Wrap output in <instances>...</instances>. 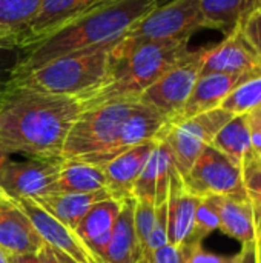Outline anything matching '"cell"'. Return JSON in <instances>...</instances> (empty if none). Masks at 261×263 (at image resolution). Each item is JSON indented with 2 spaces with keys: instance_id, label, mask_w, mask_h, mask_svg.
Wrapping results in <instances>:
<instances>
[{
  "instance_id": "obj_1",
  "label": "cell",
  "mask_w": 261,
  "mask_h": 263,
  "mask_svg": "<svg viewBox=\"0 0 261 263\" xmlns=\"http://www.w3.org/2000/svg\"><path fill=\"white\" fill-rule=\"evenodd\" d=\"M82 111L77 97L8 88L0 103V142L11 156L63 160L65 140Z\"/></svg>"
},
{
  "instance_id": "obj_2",
  "label": "cell",
  "mask_w": 261,
  "mask_h": 263,
  "mask_svg": "<svg viewBox=\"0 0 261 263\" xmlns=\"http://www.w3.org/2000/svg\"><path fill=\"white\" fill-rule=\"evenodd\" d=\"M191 51L189 39L137 45H125L120 39L109 52L106 77L92 91L78 97L82 109L114 102H138L152 83Z\"/></svg>"
},
{
  "instance_id": "obj_3",
  "label": "cell",
  "mask_w": 261,
  "mask_h": 263,
  "mask_svg": "<svg viewBox=\"0 0 261 263\" xmlns=\"http://www.w3.org/2000/svg\"><path fill=\"white\" fill-rule=\"evenodd\" d=\"M155 8V0H114L88 11L52 35L23 49L11 77L23 76L77 49L118 40L137 20Z\"/></svg>"
},
{
  "instance_id": "obj_4",
  "label": "cell",
  "mask_w": 261,
  "mask_h": 263,
  "mask_svg": "<svg viewBox=\"0 0 261 263\" xmlns=\"http://www.w3.org/2000/svg\"><path fill=\"white\" fill-rule=\"evenodd\" d=\"M118 40L77 49L57 57L23 76L11 77L8 88L78 99L92 91L106 77L109 52Z\"/></svg>"
},
{
  "instance_id": "obj_5",
  "label": "cell",
  "mask_w": 261,
  "mask_h": 263,
  "mask_svg": "<svg viewBox=\"0 0 261 263\" xmlns=\"http://www.w3.org/2000/svg\"><path fill=\"white\" fill-rule=\"evenodd\" d=\"M138 102H114L83 109L65 140L63 160L108 148L120 134L125 120Z\"/></svg>"
},
{
  "instance_id": "obj_6",
  "label": "cell",
  "mask_w": 261,
  "mask_h": 263,
  "mask_svg": "<svg viewBox=\"0 0 261 263\" xmlns=\"http://www.w3.org/2000/svg\"><path fill=\"white\" fill-rule=\"evenodd\" d=\"M206 28L200 0H168L137 20L122 37L125 45L155 40L189 39L195 31Z\"/></svg>"
},
{
  "instance_id": "obj_7",
  "label": "cell",
  "mask_w": 261,
  "mask_h": 263,
  "mask_svg": "<svg viewBox=\"0 0 261 263\" xmlns=\"http://www.w3.org/2000/svg\"><path fill=\"white\" fill-rule=\"evenodd\" d=\"M234 117L223 108H215L178 123H168L158 139H163L171 149L175 170L185 177L202 151L212 143L217 133ZM157 139V140H158Z\"/></svg>"
},
{
  "instance_id": "obj_8",
  "label": "cell",
  "mask_w": 261,
  "mask_h": 263,
  "mask_svg": "<svg viewBox=\"0 0 261 263\" xmlns=\"http://www.w3.org/2000/svg\"><path fill=\"white\" fill-rule=\"evenodd\" d=\"M208 48L191 51L186 57L168 69L138 99L140 103L154 108L169 122L183 109L205 63Z\"/></svg>"
},
{
  "instance_id": "obj_9",
  "label": "cell",
  "mask_w": 261,
  "mask_h": 263,
  "mask_svg": "<svg viewBox=\"0 0 261 263\" xmlns=\"http://www.w3.org/2000/svg\"><path fill=\"white\" fill-rule=\"evenodd\" d=\"M186 190L203 199L208 196H234L248 199L242 166L228 159L212 145H208L189 173L182 177Z\"/></svg>"
},
{
  "instance_id": "obj_10",
  "label": "cell",
  "mask_w": 261,
  "mask_h": 263,
  "mask_svg": "<svg viewBox=\"0 0 261 263\" xmlns=\"http://www.w3.org/2000/svg\"><path fill=\"white\" fill-rule=\"evenodd\" d=\"M63 160H9L0 176V188L11 199H35L54 191Z\"/></svg>"
},
{
  "instance_id": "obj_11",
  "label": "cell",
  "mask_w": 261,
  "mask_h": 263,
  "mask_svg": "<svg viewBox=\"0 0 261 263\" xmlns=\"http://www.w3.org/2000/svg\"><path fill=\"white\" fill-rule=\"evenodd\" d=\"M168 122L169 120L165 116H162L158 111L138 102L135 105L134 111L125 120L118 137L108 148L92 153V154L77 157V160L103 166L108 162H111L112 159H115L117 156L123 154L125 151H128L140 143H145L149 140H157L158 136L162 134L163 128L168 125Z\"/></svg>"
},
{
  "instance_id": "obj_12",
  "label": "cell",
  "mask_w": 261,
  "mask_h": 263,
  "mask_svg": "<svg viewBox=\"0 0 261 263\" xmlns=\"http://www.w3.org/2000/svg\"><path fill=\"white\" fill-rule=\"evenodd\" d=\"M14 202L28 216L34 230L45 243L69 256L74 262L95 263V259L77 234L45 211L37 202L32 199H14Z\"/></svg>"
},
{
  "instance_id": "obj_13",
  "label": "cell",
  "mask_w": 261,
  "mask_h": 263,
  "mask_svg": "<svg viewBox=\"0 0 261 263\" xmlns=\"http://www.w3.org/2000/svg\"><path fill=\"white\" fill-rule=\"evenodd\" d=\"M261 76V71L251 72H211L202 74L185 103L183 109L168 123H178L197 114L220 108L223 100L246 80Z\"/></svg>"
},
{
  "instance_id": "obj_14",
  "label": "cell",
  "mask_w": 261,
  "mask_h": 263,
  "mask_svg": "<svg viewBox=\"0 0 261 263\" xmlns=\"http://www.w3.org/2000/svg\"><path fill=\"white\" fill-rule=\"evenodd\" d=\"M98 2L100 0H45L38 12L25 28L18 42V49L23 51L52 35L77 17L95 9Z\"/></svg>"
},
{
  "instance_id": "obj_15",
  "label": "cell",
  "mask_w": 261,
  "mask_h": 263,
  "mask_svg": "<svg viewBox=\"0 0 261 263\" xmlns=\"http://www.w3.org/2000/svg\"><path fill=\"white\" fill-rule=\"evenodd\" d=\"M43 240L28 216L0 188V250L5 254L38 253Z\"/></svg>"
},
{
  "instance_id": "obj_16",
  "label": "cell",
  "mask_w": 261,
  "mask_h": 263,
  "mask_svg": "<svg viewBox=\"0 0 261 263\" xmlns=\"http://www.w3.org/2000/svg\"><path fill=\"white\" fill-rule=\"evenodd\" d=\"M261 71V60L238 26L223 42L208 48L202 74ZM200 74V76H202Z\"/></svg>"
},
{
  "instance_id": "obj_17",
  "label": "cell",
  "mask_w": 261,
  "mask_h": 263,
  "mask_svg": "<svg viewBox=\"0 0 261 263\" xmlns=\"http://www.w3.org/2000/svg\"><path fill=\"white\" fill-rule=\"evenodd\" d=\"M155 143L157 140L140 143L102 166L106 179V191L111 199H115L118 202L134 199L137 179Z\"/></svg>"
},
{
  "instance_id": "obj_18",
  "label": "cell",
  "mask_w": 261,
  "mask_h": 263,
  "mask_svg": "<svg viewBox=\"0 0 261 263\" xmlns=\"http://www.w3.org/2000/svg\"><path fill=\"white\" fill-rule=\"evenodd\" d=\"M175 170L169 146L158 139L149 154L134 188V199L149 200L155 205L168 200L171 174Z\"/></svg>"
},
{
  "instance_id": "obj_19",
  "label": "cell",
  "mask_w": 261,
  "mask_h": 263,
  "mask_svg": "<svg viewBox=\"0 0 261 263\" xmlns=\"http://www.w3.org/2000/svg\"><path fill=\"white\" fill-rule=\"evenodd\" d=\"M200 197L191 194L177 170L172 171L168 194V243L175 247L186 245L195 220Z\"/></svg>"
},
{
  "instance_id": "obj_20",
  "label": "cell",
  "mask_w": 261,
  "mask_h": 263,
  "mask_svg": "<svg viewBox=\"0 0 261 263\" xmlns=\"http://www.w3.org/2000/svg\"><path fill=\"white\" fill-rule=\"evenodd\" d=\"M109 197L106 190H98L92 193H49L32 200L75 233V228L85 214L95 203Z\"/></svg>"
},
{
  "instance_id": "obj_21",
  "label": "cell",
  "mask_w": 261,
  "mask_h": 263,
  "mask_svg": "<svg viewBox=\"0 0 261 263\" xmlns=\"http://www.w3.org/2000/svg\"><path fill=\"white\" fill-rule=\"evenodd\" d=\"M135 199L123 202L122 211L112 227L109 243L100 262L103 263H137L143 259V251L137 240L134 227Z\"/></svg>"
},
{
  "instance_id": "obj_22",
  "label": "cell",
  "mask_w": 261,
  "mask_h": 263,
  "mask_svg": "<svg viewBox=\"0 0 261 263\" xmlns=\"http://www.w3.org/2000/svg\"><path fill=\"white\" fill-rule=\"evenodd\" d=\"M206 199L214 206L218 216L220 230L225 234L242 243L257 240L252 206L248 199L234 196H208Z\"/></svg>"
},
{
  "instance_id": "obj_23",
  "label": "cell",
  "mask_w": 261,
  "mask_h": 263,
  "mask_svg": "<svg viewBox=\"0 0 261 263\" xmlns=\"http://www.w3.org/2000/svg\"><path fill=\"white\" fill-rule=\"evenodd\" d=\"M45 0H0V51L18 49L20 37Z\"/></svg>"
},
{
  "instance_id": "obj_24",
  "label": "cell",
  "mask_w": 261,
  "mask_h": 263,
  "mask_svg": "<svg viewBox=\"0 0 261 263\" xmlns=\"http://www.w3.org/2000/svg\"><path fill=\"white\" fill-rule=\"evenodd\" d=\"M258 6L261 0H200L205 26L218 29L226 35L235 31Z\"/></svg>"
},
{
  "instance_id": "obj_25",
  "label": "cell",
  "mask_w": 261,
  "mask_h": 263,
  "mask_svg": "<svg viewBox=\"0 0 261 263\" xmlns=\"http://www.w3.org/2000/svg\"><path fill=\"white\" fill-rule=\"evenodd\" d=\"M106 190L103 168L77 159L63 160L52 193H92Z\"/></svg>"
},
{
  "instance_id": "obj_26",
  "label": "cell",
  "mask_w": 261,
  "mask_h": 263,
  "mask_svg": "<svg viewBox=\"0 0 261 263\" xmlns=\"http://www.w3.org/2000/svg\"><path fill=\"white\" fill-rule=\"evenodd\" d=\"M122 206L123 202L109 197L103 202L95 203L85 214V217L80 220L78 227L75 228V234L85 243L86 248L100 236L109 234L112 231V227L122 211Z\"/></svg>"
},
{
  "instance_id": "obj_27",
  "label": "cell",
  "mask_w": 261,
  "mask_h": 263,
  "mask_svg": "<svg viewBox=\"0 0 261 263\" xmlns=\"http://www.w3.org/2000/svg\"><path fill=\"white\" fill-rule=\"evenodd\" d=\"M220 153H223L234 163L242 165V160L251 145V133L248 125V114L234 116L214 137L212 143Z\"/></svg>"
},
{
  "instance_id": "obj_28",
  "label": "cell",
  "mask_w": 261,
  "mask_h": 263,
  "mask_svg": "<svg viewBox=\"0 0 261 263\" xmlns=\"http://www.w3.org/2000/svg\"><path fill=\"white\" fill-rule=\"evenodd\" d=\"M240 166L246 196L252 206L255 237L261 240V157L252 146L245 154Z\"/></svg>"
},
{
  "instance_id": "obj_29",
  "label": "cell",
  "mask_w": 261,
  "mask_h": 263,
  "mask_svg": "<svg viewBox=\"0 0 261 263\" xmlns=\"http://www.w3.org/2000/svg\"><path fill=\"white\" fill-rule=\"evenodd\" d=\"M261 105V76L252 77L237 86L220 105L234 116L248 114Z\"/></svg>"
},
{
  "instance_id": "obj_30",
  "label": "cell",
  "mask_w": 261,
  "mask_h": 263,
  "mask_svg": "<svg viewBox=\"0 0 261 263\" xmlns=\"http://www.w3.org/2000/svg\"><path fill=\"white\" fill-rule=\"evenodd\" d=\"M215 230H220V222H218V216L214 210V206L211 205V202L203 197L197 206L195 211V220H194V230L186 242V245L195 247V245H202V242Z\"/></svg>"
},
{
  "instance_id": "obj_31",
  "label": "cell",
  "mask_w": 261,
  "mask_h": 263,
  "mask_svg": "<svg viewBox=\"0 0 261 263\" xmlns=\"http://www.w3.org/2000/svg\"><path fill=\"white\" fill-rule=\"evenodd\" d=\"M155 222V203L149 200H142L135 199V206H134V227H135V234L137 240L140 243V248L146 251L148 247V239L151 236V231L154 228Z\"/></svg>"
},
{
  "instance_id": "obj_32",
  "label": "cell",
  "mask_w": 261,
  "mask_h": 263,
  "mask_svg": "<svg viewBox=\"0 0 261 263\" xmlns=\"http://www.w3.org/2000/svg\"><path fill=\"white\" fill-rule=\"evenodd\" d=\"M240 28L243 35L251 43V46L254 48V51L261 60V6H258L245 18Z\"/></svg>"
},
{
  "instance_id": "obj_33",
  "label": "cell",
  "mask_w": 261,
  "mask_h": 263,
  "mask_svg": "<svg viewBox=\"0 0 261 263\" xmlns=\"http://www.w3.org/2000/svg\"><path fill=\"white\" fill-rule=\"evenodd\" d=\"M148 263H186V247H175L171 243L151 253L146 259Z\"/></svg>"
},
{
  "instance_id": "obj_34",
  "label": "cell",
  "mask_w": 261,
  "mask_h": 263,
  "mask_svg": "<svg viewBox=\"0 0 261 263\" xmlns=\"http://www.w3.org/2000/svg\"><path fill=\"white\" fill-rule=\"evenodd\" d=\"M186 247V263H234L235 262V256L226 257V256H220V254H214L209 253L206 250H203L202 245H183Z\"/></svg>"
},
{
  "instance_id": "obj_35",
  "label": "cell",
  "mask_w": 261,
  "mask_h": 263,
  "mask_svg": "<svg viewBox=\"0 0 261 263\" xmlns=\"http://www.w3.org/2000/svg\"><path fill=\"white\" fill-rule=\"evenodd\" d=\"M38 257H40L42 263H77L74 262L69 256H66L62 251L49 247L45 242H43L42 248L38 250Z\"/></svg>"
},
{
  "instance_id": "obj_36",
  "label": "cell",
  "mask_w": 261,
  "mask_h": 263,
  "mask_svg": "<svg viewBox=\"0 0 261 263\" xmlns=\"http://www.w3.org/2000/svg\"><path fill=\"white\" fill-rule=\"evenodd\" d=\"M248 125L251 133V145L261 157V119L252 114H248Z\"/></svg>"
},
{
  "instance_id": "obj_37",
  "label": "cell",
  "mask_w": 261,
  "mask_h": 263,
  "mask_svg": "<svg viewBox=\"0 0 261 263\" xmlns=\"http://www.w3.org/2000/svg\"><path fill=\"white\" fill-rule=\"evenodd\" d=\"M17 62V60H15ZM14 60L8 62V60H3L0 57V103L5 97V92L8 89V83H9V79H11V72H12V68L15 65Z\"/></svg>"
},
{
  "instance_id": "obj_38",
  "label": "cell",
  "mask_w": 261,
  "mask_h": 263,
  "mask_svg": "<svg viewBox=\"0 0 261 263\" xmlns=\"http://www.w3.org/2000/svg\"><path fill=\"white\" fill-rule=\"evenodd\" d=\"M234 263H257V240L243 243L242 251L235 254Z\"/></svg>"
},
{
  "instance_id": "obj_39",
  "label": "cell",
  "mask_w": 261,
  "mask_h": 263,
  "mask_svg": "<svg viewBox=\"0 0 261 263\" xmlns=\"http://www.w3.org/2000/svg\"><path fill=\"white\" fill-rule=\"evenodd\" d=\"M8 263H42L38 253H25V254H6Z\"/></svg>"
},
{
  "instance_id": "obj_40",
  "label": "cell",
  "mask_w": 261,
  "mask_h": 263,
  "mask_svg": "<svg viewBox=\"0 0 261 263\" xmlns=\"http://www.w3.org/2000/svg\"><path fill=\"white\" fill-rule=\"evenodd\" d=\"M9 160H11V154L5 149V146H3L2 142H0V176H2V173L5 171L6 165L9 163Z\"/></svg>"
},
{
  "instance_id": "obj_41",
  "label": "cell",
  "mask_w": 261,
  "mask_h": 263,
  "mask_svg": "<svg viewBox=\"0 0 261 263\" xmlns=\"http://www.w3.org/2000/svg\"><path fill=\"white\" fill-rule=\"evenodd\" d=\"M257 263H261V240H257Z\"/></svg>"
},
{
  "instance_id": "obj_42",
  "label": "cell",
  "mask_w": 261,
  "mask_h": 263,
  "mask_svg": "<svg viewBox=\"0 0 261 263\" xmlns=\"http://www.w3.org/2000/svg\"><path fill=\"white\" fill-rule=\"evenodd\" d=\"M248 114H252V116H255V117L261 119V105H260V106H257L255 109H252L251 112H248Z\"/></svg>"
},
{
  "instance_id": "obj_43",
  "label": "cell",
  "mask_w": 261,
  "mask_h": 263,
  "mask_svg": "<svg viewBox=\"0 0 261 263\" xmlns=\"http://www.w3.org/2000/svg\"><path fill=\"white\" fill-rule=\"evenodd\" d=\"M0 263H8V257L2 250H0Z\"/></svg>"
},
{
  "instance_id": "obj_44",
  "label": "cell",
  "mask_w": 261,
  "mask_h": 263,
  "mask_svg": "<svg viewBox=\"0 0 261 263\" xmlns=\"http://www.w3.org/2000/svg\"><path fill=\"white\" fill-rule=\"evenodd\" d=\"M111 2H114V0H100V2H98V6L106 5V3H111ZM98 6H97V8H98Z\"/></svg>"
},
{
  "instance_id": "obj_45",
  "label": "cell",
  "mask_w": 261,
  "mask_h": 263,
  "mask_svg": "<svg viewBox=\"0 0 261 263\" xmlns=\"http://www.w3.org/2000/svg\"><path fill=\"white\" fill-rule=\"evenodd\" d=\"M95 263H103V262H100V260H95ZM137 263H148V262H146V260H145V259H142V260H140V262H137Z\"/></svg>"
}]
</instances>
